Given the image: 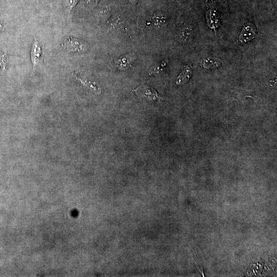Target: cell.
I'll return each mask as SVG.
<instances>
[{
	"label": "cell",
	"mask_w": 277,
	"mask_h": 277,
	"mask_svg": "<svg viewBox=\"0 0 277 277\" xmlns=\"http://www.w3.org/2000/svg\"><path fill=\"white\" fill-rule=\"evenodd\" d=\"M63 44L66 51L71 54L84 53L89 48V45L87 42L72 36L68 37Z\"/></svg>",
	"instance_id": "6da1fadb"
},
{
	"label": "cell",
	"mask_w": 277,
	"mask_h": 277,
	"mask_svg": "<svg viewBox=\"0 0 277 277\" xmlns=\"http://www.w3.org/2000/svg\"><path fill=\"white\" fill-rule=\"evenodd\" d=\"M206 18L209 28L215 31L220 25V15L218 7L214 0H209Z\"/></svg>",
	"instance_id": "7a4b0ae2"
},
{
	"label": "cell",
	"mask_w": 277,
	"mask_h": 277,
	"mask_svg": "<svg viewBox=\"0 0 277 277\" xmlns=\"http://www.w3.org/2000/svg\"><path fill=\"white\" fill-rule=\"evenodd\" d=\"M257 35V30L255 25L251 23H247L242 30L239 36V42L244 44L254 39Z\"/></svg>",
	"instance_id": "3957f363"
},
{
	"label": "cell",
	"mask_w": 277,
	"mask_h": 277,
	"mask_svg": "<svg viewBox=\"0 0 277 277\" xmlns=\"http://www.w3.org/2000/svg\"><path fill=\"white\" fill-rule=\"evenodd\" d=\"M31 61L34 69L40 65L43 60V50L41 45L36 39L34 40L31 52Z\"/></svg>",
	"instance_id": "277c9868"
},
{
	"label": "cell",
	"mask_w": 277,
	"mask_h": 277,
	"mask_svg": "<svg viewBox=\"0 0 277 277\" xmlns=\"http://www.w3.org/2000/svg\"><path fill=\"white\" fill-rule=\"evenodd\" d=\"M135 92L138 97L146 98L151 100H160V97L157 92L148 86H142L138 87Z\"/></svg>",
	"instance_id": "5b68a950"
},
{
	"label": "cell",
	"mask_w": 277,
	"mask_h": 277,
	"mask_svg": "<svg viewBox=\"0 0 277 277\" xmlns=\"http://www.w3.org/2000/svg\"><path fill=\"white\" fill-rule=\"evenodd\" d=\"M136 59L135 54L132 53L121 56L116 61L117 68L121 70L129 69Z\"/></svg>",
	"instance_id": "8992f818"
},
{
	"label": "cell",
	"mask_w": 277,
	"mask_h": 277,
	"mask_svg": "<svg viewBox=\"0 0 277 277\" xmlns=\"http://www.w3.org/2000/svg\"><path fill=\"white\" fill-rule=\"evenodd\" d=\"M192 75V69L190 66H185L181 73L176 79L175 83L177 85H182L190 80Z\"/></svg>",
	"instance_id": "52a82bcc"
},
{
	"label": "cell",
	"mask_w": 277,
	"mask_h": 277,
	"mask_svg": "<svg viewBox=\"0 0 277 277\" xmlns=\"http://www.w3.org/2000/svg\"><path fill=\"white\" fill-rule=\"evenodd\" d=\"M222 65L221 59L215 57H209L203 61V67L206 69H213L220 67Z\"/></svg>",
	"instance_id": "ba28073f"
},
{
	"label": "cell",
	"mask_w": 277,
	"mask_h": 277,
	"mask_svg": "<svg viewBox=\"0 0 277 277\" xmlns=\"http://www.w3.org/2000/svg\"><path fill=\"white\" fill-rule=\"evenodd\" d=\"M74 77L84 86L89 88V89H91L97 93L100 92V90H99L98 87H97V86L96 85V83L95 82H92L90 80L84 76V75L80 73H75L74 74Z\"/></svg>",
	"instance_id": "9c48e42d"
},
{
	"label": "cell",
	"mask_w": 277,
	"mask_h": 277,
	"mask_svg": "<svg viewBox=\"0 0 277 277\" xmlns=\"http://www.w3.org/2000/svg\"><path fill=\"white\" fill-rule=\"evenodd\" d=\"M193 33V28L190 25L183 28L180 32L178 36V39L180 42L186 43L190 37Z\"/></svg>",
	"instance_id": "30bf717a"
},
{
	"label": "cell",
	"mask_w": 277,
	"mask_h": 277,
	"mask_svg": "<svg viewBox=\"0 0 277 277\" xmlns=\"http://www.w3.org/2000/svg\"><path fill=\"white\" fill-rule=\"evenodd\" d=\"M169 64V60L165 59L162 61L158 65L152 67L149 70L150 75L157 74L163 71L168 66Z\"/></svg>",
	"instance_id": "8fae6325"
},
{
	"label": "cell",
	"mask_w": 277,
	"mask_h": 277,
	"mask_svg": "<svg viewBox=\"0 0 277 277\" xmlns=\"http://www.w3.org/2000/svg\"><path fill=\"white\" fill-rule=\"evenodd\" d=\"M7 68V55L3 52H0V72L4 71Z\"/></svg>",
	"instance_id": "7c38bea8"
},
{
	"label": "cell",
	"mask_w": 277,
	"mask_h": 277,
	"mask_svg": "<svg viewBox=\"0 0 277 277\" xmlns=\"http://www.w3.org/2000/svg\"><path fill=\"white\" fill-rule=\"evenodd\" d=\"M100 0H85V5L89 9H93L98 4Z\"/></svg>",
	"instance_id": "4fadbf2b"
},
{
	"label": "cell",
	"mask_w": 277,
	"mask_h": 277,
	"mask_svg": "<svg viewBox=\"0 0 277 277\" xmlns=\"http://www.w3.org/2000/svg\"><path fill=\"white\" fill-rule=\"evenodd\" d=\"M79 1L80 0H67V5L70 12L76 6Z\"/></svg>",
	"instance_id": "5bb4252c"
},
{
	"label": "cell",
	"mask_w": 277,
	"mask_h": 277,
	"mask_svg": "<svg viewBox=\"0 0 277 277\" xmlns=\"http://www.w3.org/2000/svg\"><path fill=\"white\" fill-rule=\"evenodd\" d=\"M140 0H129V1L133 5L137 4Z\"/></svg>",
	"instance_id": "9a60e30c"
},
{
	"label": "cell",
	"mask_w": 277,
	"mask_h": 277,
	"mask_svg": "<svg viewBox=\"0 0 277 277\" xmlns=\"http://www.w3.org/2000/svg\"><path fill=\"white\" fill-rule=\"evenodd\" d=\"M179 1L182 2V1H184V0H179Z\"/></svg>",
	"instance_id": "2e32d148"
}]
</instances>
